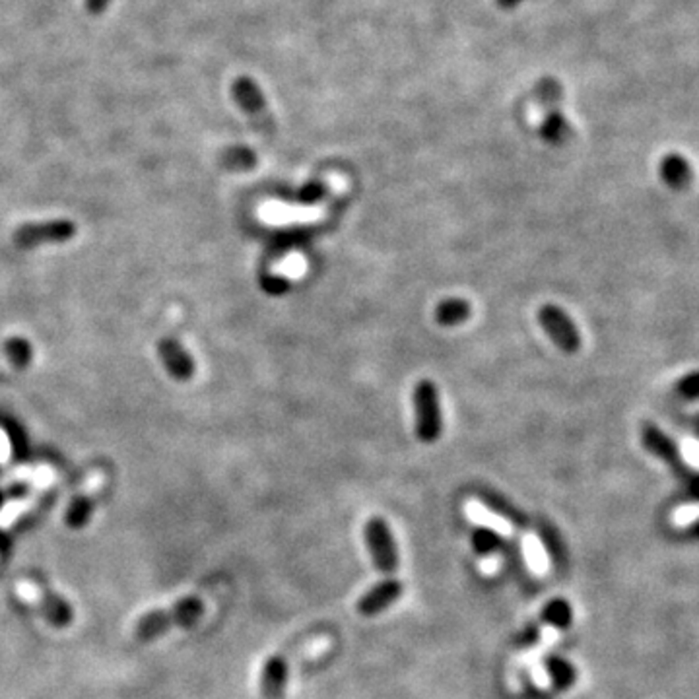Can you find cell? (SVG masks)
<instances>
[{"instance_id": "2", "label": "cell", "mask_w": 699, "mask_h": 699, "mask_svg": "<svg viewBox=\"0 0 699 699\" xmlns=\"http://www.w3.org/2000/svg\"><path fill=\"white\" fill-rule=\"evenodd\" d=\"M414 432L418 441L432 445L443 433V412L437 385L422 379L414 387Z\"/></svg>"}, {"instance_id": "4", "label": "cell", "mask_w": 699, "mask_h": 699, "mask_svg": "<svg viewBox=\"0 0 699 699\" xmlns=\"http://www.w3.org/2000/svg\"><path fill=\"white\" fill-rule=\"evenodd\" d=\"M20 592L29 594V600L37 604V608L45 616L51 625H55V628H67V625H70L72 608L68 607V602L59 597V594L37 576L29 579L28 589L20 587Z\"/></svg>"}, {"instance_id": "5", "label": "cell", "mask_w": 699, "mask_h": 699, "mask_svg": "<svg viewBox=\"0 0 699 699\" xmlns=\"http://www.w3.org/2000/svg\"><path fill=\"white\" fill-rule=\"evenodd\" d=\"M76 235V226L70 220H49L24 224L14 232V243L20 247H36L44 243H65Z\"/></svg>"}, {"instance_id": "25", "label": "cell", "mask_w": 699, "mask_h": 699, "mask_svg": "<svg viewBox=\"0 0 699 699\" xmlns=\"http://www.w3.org/2000/svg\"><path fill=\"white\" fill-rule=\"evenodd\" d=\"M111 0H84V6H86V12L91 16H99L107 10Z\"/></svg>"}, {"instance_id": "9", "label": "cell", "mask_w": 699, "mask_h": 699, "mask_svg": "<svg viewBox=\"0 0 699 699\" xmlns=\"http://www.w3.org/2000/svg\"><path fill=\"white\" fill-rule=\"evenodd\" d=\"M465 511H466V517L471 519L473 523H476L478 527L492 530V532H496V535L505 536V538L513 536V532H515L513 525H511L505 517L494 513L492 509H488L480 502H468Z\"/></svg>"}, {"instance_id": "22", "label": "cell", "mask_w": 699, "mask_h": 699, "mask_svg": "<svg viewBox=\"0 0 699 699\" xmlns=\"http://www.w3.org/2000/svg\"><path fill=\"white\" fill-rule=\"evenodd\" d=\"M546 618L554 625H558V628H561V625H566L569 620V610L563 602H554L546 610Z\"/></svg>"}, {"instance_id": "13", "label": "cell", "mask_w": 699, "mask_h": 699, "mask_svg": "<svg viewBox=\"0 0 699 699\" xmlns=\"http://www.w3.org/2000/svg\"><path fill=\"white\" fill-rule=\"evenodd\" d=\"M473 317V306L463 298L443 299L435 307V322L440 327H458Z\"/></svg>"}, {"instance_id": "24", "label": "cell", "mask_w": 699, "mask_h": 699, "mask_svg": "<svg viewBox=\"0 0 699 699\" xmlns=\"http://www.w3.org/2000/svg\"><path fill=\"white\" fill-rule=\"evenodd\" d=\"M499 568H502V558L499 556H486L482 561H480V569H482L486 576H494Z\"/></svg>"}, {"instance_id": "15", "label": "cell", "mask_w": 699, "mask_h": 699, "mask_svg": "<svg viewBox=\"0 0 699 699\" xmlns=\"http://www.w3.org/2000/svg\"><path fill=\"white\" fill-rule=\"evenodd\" d=\"M643 443H645L647 449H649L651 453L666 458V461H669V458H671V461H674V458H676L674 443L659 430V427L647 424L643 427Z\"/></svg>"}, {"instance_id": "14", "label": "cell", "mask_w": 699, "mask_h": 699, "mask_svg": "<svg viewBox=\"0 0 699 699\" xmlns=\"http://www.w3.org/2000/svg\"><path fill=\"white\" fill-rule=\"evenodd\" d=\"M523 554L528 569L535 573V576H546L550 569V560L544 544H542L536 535H527L523 538Z\"/></svg>"}, {"instance_id": "10", "label": "cell", "mask_w": 699, "mask_h": 699, "mask_svg": "<svg viewBox=\"0 0 699 699\" xmlns=\"http://www.w3.org/2000/svg\"><path fill=\"white\" fill-rule=\"evenodd\" d=\"M661 177L663 181L674 191H682L692 183V168L684 155L680 154H669L664 155L661 162Z\"/></svg>"}, {"instance_id": "7", "label": "cell", "mask_w": 699, "mask_h": 699, "mask_svg": "<svg viewBox=\"0 0 699 699\" xmlns=\"http://www.w3.org/2000/svg\"><path fill=\"white\" fill-rule=\"evenodd\" d=\"M158 353L163 363V368L175 381H191L195 375V361L191 353L187 352L179 340L175 338H162L158 344Z\"/></svg>"}, {"instance_id": "1", "label": "cell", "mask_w": 699, "mask_h": 699, "mask_svg": "<svg viewBox=\"0 0 699 699\" xmlns=\"http://www.w3.org/2000/svg\"><path fill=\"white\" fill-rule=\"evenodd\" d=\"M206 612V604L198 597H187L175 602L171 608L152 610L144 614L134 624V638L140 643H148L162 638L177 628H193V625L203 618Z\"/></svg>"}, {"instance_id": "8", "label": "cell", "mask_w": 699, "mask_h": 699, "mask_svg": "<svg viewBox=\"0 0 699 699\" xmlns=\"http://www.w3.org/2000/svg\"><path fill=\"white\" fill-rule=\"evenodd\" d=\"M234 98L237 99L239 107H242L249 115V117L253 119V123L257 124L258 129H263V131L270 129L273 121H270L266 106L263 103V98H260L258 90L253 86V82L239 78L234 84Z\"/></svg>"}, {"instance_id": "3", "label": "cell", "mask_w": 699, "mask_h": 699, "mask_svg": "<svg viewBox=\"0 0 699 699\" xmlns=\"http://www.w3.org/2000/svg\"><path fill=\"white\" fill-rule=\"evenodd\" d=\"M538 322L563 353H577L581 350V332L561 307L554 304L540 306Z\"/></svg>"}, {"instance_id": "21", "label": "cell", "mask_w": 699, "mask_h": 699, "mask_svg": "<svg viewBox=\"0 0 699 699\" xmlns=\"http://www.w3.org/2000/svg\"><path fill=\"white\" fill-rule=\"evenodd\" d=\"M263 290L270 296H284L290 290V282L282 276H268L263 280Z\"/></svg>"}, {"instance_id": "16", "label": "cell", "mask_w": 699, "mask_h": 699, "mask_svg": "<svg viewBox=\"0 0 699 699\" xmlns=\"http://www.w3.org/2000/svg\"><path fill=\"white\" fill-rule=\"evenodd\" d=\"M93 504H96V494H93V492L78 496L68 507V513H67L68 527L80 528L82 525H84L86 520L90 519V515H91Z\"/></svg>"}, {"instance_id": "11", "label": "cell", "mask_w": 699, "mask_h": 699, "mask_svg": "<svg viewBox=\"0 0 699 699\" xmlns=\"http://www.w3.org/2000/svg\"><path fill=\"white\" fill-rule=\"evenodd\" d=\"M401 592H402L401 583H396V581L383 583V585H379L377 589H373L371 592L365 594V597L358 602V610L363 616L377 614L383 608H387L391 602L399 599Z\"/></svg>"}, {"instance_id": "20", "label": "cell", "mask_w": 699, "mask_h": 699, "mask_svg": "<svg viewBox=\"0 0 699 699\" xmlns=\"http://www.w3.org/2000/svg\"><path fill=\"white\" fill-rule=\"evenodd\" d=\"M530 678L538 690H548V687L552 686V678H550L548 669L546 666H542L538 661L530 664Z\"/></svg>"}, {"instance_id": "23", "label": "cell", "mask_w": 699, "mask_h": 699, "mask_svg": "<svg viewBox=\"0 0 699 699\" xmlns=\"http://www.w3.org/2000/svg\"><path fill=\"white\" fill-rule=\"evenodd\" d=\"M678 391H680L687 399H697L699 396V373H690L678 383Z\"/></svg>"}, {"instance_id": "6", "label": "cell", "mask_w": 699, "mask_h": 699, "mask_svg": "<svg viewBox=\"0 0 699 699\" xmlns=\"http://www.w3.org/2000/svg\"><path fill=\"white\" fill-rule=\"evenodd\" d=\"M365 542L373 556L375 566L383 573H393L396 569V548L391 536L389 525L381 517H373L365 525Z\"/></svg>"}, {"instance_id": "17", "label": "cell", "mask_w": 699, "mask_h": 699, "mask_svg": "<svg viewBox=\"0 0 699 699\" xmlns=\"http://www.w3.org/2000/svg\"><path fill=\"white\" fill-rule=\"evenodd\" d=\"M6 352H8V356H10V360H12L16 365H20V368H24V365L29 361V358H31V346H29V342H26V340H22V338H12V340H8V344H6Z\"/></svg>"}, {"instance_id": "12", "label": "cell", "mask_w": 699, "mask_h": 699, "mask_svg": "<svg viewBox=\"0 0 699 699\" xmlns=\"http://www.w3.org/2000/svg\"><path fill=\"white\" fill-rule=\"evenodd\" d=\"M288 676V659L286 656H273L263 669V676H260V692L265 697L274 699L282 694V687L286 684Z\"/></svg>"}, {"instance_id": "18", "label": "cell", "mask_w": 699, "mask_h": 699, "mask_svg": "<svg viewBox=\"0 0 699 699\" xmlns=\"http://www.w3.org/2000/svg\"><path fill=\"white\" fill-rule=\"evenodd\" d=\"M224 162L227 168L232 170H247L251 168V165H255V154L249 150H232L226 154Z\"/></svg>"}, {"instance_id": "19", "label": "cell", "mask_w": 699, "mask_h": 699, "mask_svg": "<svg viewBox=\"0 0 699 699\" xmlns=\"http://www.w3.org/2000/svg\"><path fill=\"white\" fill-rule=\"evenodd\" d=\"M322 196H325V185L322 183H309L298 193L301 204H315Z\"/></svg>"}]
</instances>
